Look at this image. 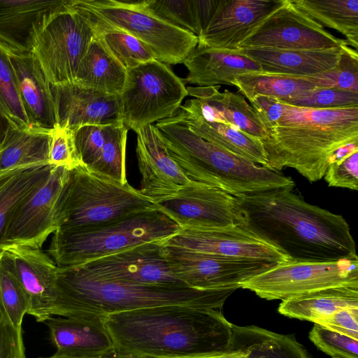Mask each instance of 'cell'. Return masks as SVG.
Instances as JSON below:
<instances>
[{"mask_svg":"<svg viewBox=\"0 0 358 358\" xmlns=\"http://www.w3.org/2000/svg\"><path fill=\"white\" fill-rule=\"evenodd\" d=\"M62 0L32 25L27 48L52 86L74 84L79 65L94 36L89 22Z\"/></svg>","mask_w":358,"mask_h":358,"instance_id":"obj_9","label":"cell"},{"mask_svg":"<svg viewBox=\"0 0 358 358\" xmlns=\"http://www.w3.org/2000/svg\"><path fill=\"white\" fill-rule=\"evenodd\" d=\"M188 70L187 83L199 87L232 86L242 74L262 71L260 65L240 50H225L198 45L183 62Z\"/></svg>","mask_w":358,"mask_h":358,"instance_id":"obj_25","label":"cell"},{"mask_svg":"<svg viewBox=\"0 0 358 358\" xmlns=\"http://www.w3.org/2000/svg\"><path fill=\"white\" fill-rule=\"evenodd\" d=\"M8 127L7 121L0 114V144L6 134Z\"/></svg>","mask_w":358,"mask_h":358,"instance_id":"obj_52","label":"cell"},{"mask_svg":"<svg viewBox=\"0 0 358 358\" xmlns=\"http://www.w3.org/2000/svg\"><path fill=\"white\" fill-rule=\"evenodd\" d=\"M55 290L52 317H105L112 313L166 306L222 310L236 289L127 283L96 277L78 266L57 267Z\"/></svg>","mask_w":358,"mask_h":358,"instance_id":"obj_3","label":"cell"},{"mask_svg":"<svg viewBox=\"0 0 358 358\" xmlns=\"http://www.w3.org/2000/svg\"><path fill=\"white\" fill-rule=\"evenodd\" d=\"M169 358H246V355L243 351L230 346L228 350L222 352L203 355L183 356Z\"/></svg>","mask_w":358,"mask_h":358,"instance_id":"obj_50","label":"cell"},{"mask_svg":"<svg viewBox=\"0 0 358 358\" xmlns=\"http://www.w3.org/2000/svg\"><path fill=\"white\" fill-rule=\"evenodd\" d=\"M14 74L31 127L52 129L57 124L52 85L31 52L0 41Z\"/></svg>","mask_w":358,"mask_h":358,"instance_id":"obj_20","label":"cell"},{"mask_svg":"<svg viewBox=\"0 0 358 358\" xmlns=\"http://www.w3.org/2000/svg\"><path fill=\"white\" fill-rule=\"evenodd\" d=\"M22 329L15 326L0 299V358H25Z\"/></svg>","mask_w":358,"mask_h":358,"instance_id":"obj_46","label":"cell"},{"mask_svg":"<svg viewBox=\"0 0 358 358\" xmlns=\"http://www.w3.org/2000/svg\"><path fill=\"white\" fill-rule=\"evenodd\" d=\"M99 316H54L47 324L57 353L75 357H98L114 353L112 340Z\"/></svg>","mask_w":358,"mask_h":358,"instance_id":"obj_24","label":"cell"},{"mask_svg":"<svg viewBox=\"0 0 358 358\" xmlns=\"http://www.w3.org/2000/svg\"><path fill=\"white\" fill-rule=\"evenodd\" d=\"M345 45L317 50L262 48L240 50L257 62L263 72L298 76H320L337 66Z\"/></svg>","mask_w":358,"mask_h":358,"instance_id":"obj_26","label":"cell"},{"mask_svg":"<svg viewBox=\"0 0 358 358\" xmlns=\"http://www.w3.org/2000/svg\"><path fill=\"white\" fill-rule=\"evenodd\" d=\"M260 139L267 168L289 167L310 182L322 179L339 148L358 142V107L311 109L284 103L276 124Z\"/></svg>","mask_w":358,"mask_h":358,"instance_id":"obj_4","label":"cell"},{"mask_svg":"<svg viewBox=\"0 0 358 358\" xmlns=\"http://www.w3.org/2000/svg\"><path fill=\"white\" fill-rule=\"evenodd\" d=\"M176 114L199 136L254 164L266 166V154L259 138L229 124L208 121L180 108Z\"/></svg>","mask_w":358,"mask_h":358,"instance_id":"obj_27","label":"cell"},{"mask_svg":"<svg viewBox=\"0 0 358 358\" xmlns=\"http://www.w3.org/2000/svg\"><path fill=\"white\" fill-rule=\"evenodd\" d=\"M163 241L138 245L80 266L90 274L106 280L138 285H186L172 273Z\"/></svg>","mask_w":358,"mask_h":358,"instance_id":"obj_16","label":"cell"},{"mask_svg":"<svg viewBox=\"0 0 358 358\" xmlns=\"http://www.w3.org/2000/svg\"><path fill=\"white\" fill-rule=\"evenodd\" d=\"M322 76L331 80L335 88L358 93L357 51L345 45L337 66Z\"/></svg>","mask_w":358,"mask_h":358,"instance_id":"obj_45","label":"cell"},{"mask_svg":"<svg viewBox=\"0 0 358 358\" xmlns=\"http://www.w3.org/2000/svg\"><path fill=\"white\" fill-rule=\"evenodd\" d=\"M62 0H0V41L27 48L32 25Z\"/></svg>","mask_w":358,"mask_h":358,"instance_id":"obj_33","label":"cell"},{"mask_svg":"<svg viewBox=\"0 0 358 358\" xmlns=\"http://www.w3.org/2000/svg\"><path fill=\"white\" fill-rule=\"evenodd\" d=\"M49 164L72 170L81 165L73 137L70 129L57 124L51 129L49 143Z\"/></svg>","mask_w":358,"mask_h":358,"instance_id":"obj_44","label":"cell"},{"mask_svg":"<svg viewBox=\"0 0 358 358\" xmlns=\"http://www.w3.org/2000/svg\"><path fill=\"white\" fill-rule=\"evenodd\" d=\"M25 170V169H24ZM23 170L12 171L0 176V190L3 187L6 182L17 172Z\"/></svg>","mask_w":358,"mask_h":358,"instance_id":"obj_53","label":"cell"},{"mask_svg":"<svg viewBox=\"0 0 358 358\" xmlns=\"http://www.w3.org/2000/svg\"><path fill=\"white\" fill-rule=\"evenodd\" d=\"M140 193L156 205L167 200L194 181L189 179L172 159L158 129L148 124L136 131Z\"/></svg>","mask_w":358,"mask_h":358,"instance_id":"obj_18","label":"cell"},{"mask_svg":"<svg viewBox=\"0 0 358 358\" xmlns=\"http://www.w3.org/2000/svg\"><path fill=\"white\" fill-rule=\"evenodd\" d=\"M358 308V286L322 289L282 301L278 311L285 316L317 322L339 310Z\"/></svg>","mask_w":358,"mask_h":358,"instance_id":"obj_30","label":"cell"},{"mask_svg":"<svg viewBox=\"0 0 358 358\" xmlns=\"http://www.w3.org/2000/svg\"><path fill=\"white\" fill-rule=\"evenodd\" d=\"M169 155L190 180L234 196L294 187L292 178L205 141L176 115L157 122Z\"/></svg>","mask_w":358,"mask_h":358,"instance_id":"obj_5","label":"cell"},{"mask_svg":"<svg viewBox=\"0 0 358 358\" xmlns=\"http://www.w3.org/2000/svg\"><path fill=\"white\" fill-rule=\"evenodd\" d=\"M330 187L358 189V151L344 159L331 164L324 174Z\"/></svg>","mask_w":358,"mask_h":358,"instance_id":"obj_47","label":"cell"},{"mask_svg":"<svg viewBox=\"0 0 358 358\" xmlns=\"http://www.w3.org/2000/svg\"><path fill=\"white\" fill-rule=\"evenodd\" d=\"M157 206L181 229H213L237 224L235 196L203 182L194 181Z\"/></svg>","mask_w":358,"mask_h":358,"instance_id":"obj_17","label":"cell"},{"mask_svg":"<svg viewBox=\"0 0 358 358\" xmlns=\"http://www.w3.org/2000/svg\"><path fill=\"white\" fill-rule=\"evenodd\" d=\"M348 45L296 8L292 0L270 14L239 45L240 49L328 50Z\"/></svg>","mask_w":358,"mask_h":358,"instance_id":"obj_13","label":"cell"},{"mask_svg":"<svg viewBox=\"0 0 358 358\" xmlns=\"http://www.w3.org/2000/svg\"><path fill=\"white\" fill-rule=\"evenodd\" d=\"M285 187L234 196L237 224L290 261L358 259L348 223L341 215L307 203Z\"/></svg>","mask_w":358,"mask_h":358,"instance_id":"obj_1","label":"cell"},{"mask_svg":"<svg viewBox=\"0 0 358 358\" xmlns=\"http://www.w3.org/2000/svg\"><path fill=\"white\" fill-rule=\"evenodd\" d=\"M52 167L48 164L19 171L0 190V252L13 212L21 201L43 181Z\"/></svg>","mask_w":358,"mask_h":358,"instance_id":"obj_35","label":"cell"},{"mask_svg":"<svg viewBox=\"0 0 358 358\" xmlns=\"http://www.w3.org/2000/svg\"><path fill=\"white\" fill-rule=\"evenodd\" d=\"M310 340L332 358H358V340L314 323Z\"/></svg>","mask_w":358,"mask_h":358,"instance_id":"obj_43","label":"cell"},{"mask_svg":"<svg viewBox=\"0 0 358 358\" xmlns=\"http://www.w3.org/2000/svg\"><path fill=\"white\" fill-rule=\"evenodd\" d=\"M57 124L74 131L88 124H113L120 120L119 95L107 94L75 84L52 86Z\"/></svg>","mask_w":358,"mask_h":358,"instance_id":"obj_23","label":"cell"},{"mask_svg":"<svg viewBox=\"0 0 358 358\" xmlns=\"http://www.w3.org/2000/svg\"><path fill=\"white\" fill-rule=\"evenodd\" d=\"M71 7L92 26L123 31L134 36L166 64L183 63L198 37L155 14L146 0H71Z\"/></svg>","mask_w":358,"mask_h":358,"instance_id":"obj_7","label":"cell"},{"mask_svg":"<svg viewBox=\"0 0 358 358\" xmlns=\"http://www.w3.org/2000/svg\"><path fill=\"white\" fill-rule=\"evenodd\" d=\"M220 86L192 87L187 88V100L180 109L198 115L208 121L229 124L259 139L267 133L245 98L240 93L225 90L219 91Z\"/></svg>","mask_w":358,"mask_h":358,"instance_id":"obj_22","label":"cell"},{"mask_svg":"<svg viewBox=\"0 0 358 358\" xmlns=\"http://www.w3.org/2000/svg\"><path fill=\"white\" fill-rule=\"evenodd\" d=\"M126 76V69L94 34L79 65L74 84L107 94L119 95Z\"/></svg>","mask_w":358,"mask_h":358,"instance_id":"obj_31","label":"cell"},{"mask_svg":"<svg viewBox=\"0 0 358 358\" xmlns=\"http://www.w3.org/2000/svg\"><path fill=\"white\" fill-rule=\"evenodd\" d=\"M0 299L13 323L22 329L23 317L30 310V299L3 251L0 252Z\"/></svg>","mask_w":358,"mask_h":358,"instance_id":"obj_40","label":"cell"},{"mask_svg":"<svg viewBox=\"0 0 358 358\" xmlns=\"http://www.w3.org/2000/svg\"><path fill=\"white\" fill-rule=\"evenodd\" d=\"M38 358H118L116 355L114 353L110 354L109 355L98 357H75V356H69L66 355H62L55 352L53 355L47 357H38Z\"/></svg>","mask_w":358,"mask_h":358,"instance_id":"obj_51","label":"cell"},{"mask_svg":"<svg viewBox=\"0 0 358 358\" xmlns=\"http://www.w3.org/2000/svg\"><path fill=\"white\" fill-rule=\"evenodd\" d=\"M250 102L266 131L276 124L284 110L283 103L270 96L258 95L251 99Z\"/></svg>","mask_w":358,"mask_h":358,"instance_id":"obj_49","label":"cell"},{"mask_svg":"<svg viewBox=\"0 0 358 358\" xmlns=\"http://www.w3.org/2000/svg\"><path fill=\"white\" fill-rule=\"evenodd\" d=\"M246 358H311L294 337L254 326L233 324L231 345Z\"/></svg>","mask_w":358,"mask_h":358,"instance_id":"obj_32","label":"cell"},{"mask_svg":"<svg viewBox=\"0 0 358 358\" xmlns=\"http://www.w3.org/2000/svg\"><path fill=\"white\" fill-rule=\"evenodd\" d=\"M118 122L88 124L73 131L76 148L81 164L91 170L98 160L110 131Z\"/></svg>","mask_w":358,"mask_h":358,"instance_id":"obj_42","label":"cell"},{"mask_svg":"<svg viewBox=\"0 0 358 358\" xmlns=\"http://www.w3.org/2000/svg\"><path fill=\"white\" fill-rule=\"evenodd\" d=\"M188 96L182 80L167 64L154 59L127 70L119 94L120 120L135 132L173 116Z\"/></svg>","mask_w":358,"mask_h":358,"instance_id":"obj_10","label":"cell"},{"mask_svg":"<svg viewBox=\"0 0 358 358\" xmlns=\"http://www.w3.org/2000/svg\"><path fill=\"white\" fill-rule=\"evenodd\" d=\"M50 131L34 127L15 130L8 127L0 144V176L48 165Z\"/></svg>","mask_w":358,"mask_h":358,"instance_id":"obj_29","label":"cell"},{"mask_svg":"<svg viewBox=\"0 0 358 358\" xmlns=\"http://www.w3.org/2000/svg\"><path fill=\"white\" fill-rule=\"evenodd\" d=\"M91 27L103 46L126 70L155 59L151 50L129 34L115 29Z\"/></svg>","mask_w":358,"mask_h":358,"instance_id":"obj_36","label":"cell"},{"mask_svg":"<svg viewBox=\"0 0 358 358\" xmlns=\"http://www.w3.org/2000/svg\"><path fill=\"white\" fill-rule=\"evenodd\" d=\"M0 114L15 130L31 126L7 57L0 48Z\"/></svg>","mask_w":358,"mask_h":358,"instance_id":"obj_37","label":"cell"},{"mask_svg":"<svg viewBox=\"0 0 358 358\" xmlns=\"http://www.w3.org/2000/svg\"><path fill=\"white\" fill-rule=\"evenodd\" d=\"M180 229L158 208L102 225L58 229L48 252L57 267L78 266L138 245L165 240Z\"/></svg>","mask_w":358,"mask_h":358,"instance_id":"obj_6","label":"cell"},{"mask_svg":"<svg viewBox=\"0 0 358 358\" xmlns=\"http://www.w3.org/2000/svg\"><path fill=\"white\" fill-rule=\"evenodd\" d=\"M156 208L128 182L122 184L81 164L69 171L58 229L102 225Z\"/></svg>","mask_w":358,"mask_h":358,"instance_id":"obj_8","label":"cell"},{"mask_svg":"<svg viewBox=\"0 0 358 358\" xmlns=\"http://www.w3.org/2000/svg\"><path fill=\"white\" fill-rule=\"evenodd\" d=\"M165 255L173 275L199 289H237L248 279L276 263L228 258L166 245Z\"/></svg>","mask_w":358,"mask_h":358,"instance_id":"obj_14","label":"cell"},{"mask_svg":"<svg viewBox=\"0 0 358 358\" xmlns=\"http://www.w3.org/2000/svg\"><path fill=\"white\" fill-rule=\"evenodd\" d=\"M282 103L311 109L358 107V93L335 87H321L313 89Z\"/></svg>","mask_w":358,"mask_h":358,"instance_id":"obj_41","label":"cell"},{"mask_svg":"<svg viewBox=\"0 0 358 358\" xmlns=\"http://www.w3.org/2000/svg\"><path fill=\"white\" fill-rule=\"evenodd\" d=\"M283 0H219L198 45L239 50L240 44Z\"/></svg>","mask_w":358,"mask_h":358,"instance_id":"obj_19","label":"cell"},{"mask_svg":"<svg viewBox=\"0 0 358 358\" xmlns=\"http://www.w3.org/2000/svg\"><path fill=\"white\" fill-rule=\"evenodd\" d=\"M315 324L358 340V308L339 310Z\"/></svg>","mask_w":358,"mask_h":358,"instance_id":"obj_48","label":"cell"},{"mask_svg":"<svg viewBox=\"0 0 358 358\" xmlns=\"http://www.w3.org/2000/svg\"><path fill=\"white\" fill-rule=\"evenodd\" d=\"M128 130L122 122L115 125L90 171L109 177L122 184L128 182L126 173Z\"/></svg>","mask_w":358,"mask_h":358,"instance_id":"obj_38","label":"cell"},{"mask_svg":"<svg viewBox=\"0 0 358 358\" xmlns=\"http://www.w3.org/2000/svg\"><path fill=\"white\" fill-rule=\"evenodd\" d=\"M69 171L53 166L43 181L21 201L7 224L2 249L10 245L41 249L59 227Z\"/></svg>","mask_w":358,"mask_h":358,"instance_id":"obj_12","label":"cell"},{"mask_svg":"<svg viewBox=\"0 0 358 358\" xmlns=\"http://www.w3.org/2000/svg\"><path fill=\"white\" fill-rule=\"evenodd\" d=\"M2 251L30 299L28 314L38 322H45L52 317L50 313L56 297V264L41 249L10 245L3 247Z\"/></svg>","mask_w":358,"mask_h":358,"instance_id":"obj_21","label":"cell"},{"mask_svg":"<svg viewBox=\"0 0 358 358\" xmlns=\"http://www.w3.org/2000/svg\"><path fill=\"white\" fill-rule=\"evenodd\" d=\"M166 245L228 258L274 262L289 261L277 248L236 224L226 227L181 229L163 241Z\"/></svg>","mask_w":358,"mask_h":358,"instance_id":"obj_15","label":"cell"},{"mask_svg":"<svg viewBox=\"0 0 358 358\" xmlns=\"http://www.w3.org/2000/svg\"><path fill=\"white\" fill-rule=\"evenodd\" d=\"M232 86L249 101L262 95L283 102L316 88L334 87L331 80L320 76H298L266 72H252L240 75Z\"/></svg>","mask_w":358,"mask_h":358,"instance_id":"obj_28","label":"cell"},{"mask_svg":"<svg viewBox=\"0 0 358 358\" xmlns=\"http://www.w3.org/2000/svg\"><path fill=\"white\" fill-rule=\"evenodd\" d=\"M338 286H358V259L287 261L245 281L241 288L267 300L282 301Z\"/></svg>","mask_w":358,"mask_h":358,"instance_id":"obj_11","label":"cell"},{"mask_svg":"<svg viewBox=\"0 0 358 358\" xmlns=\"http://www.w3.org/2000/svg\"><path fill=\"white\" fill-rule=\"evenodd\" d=\"M157 16L199 37L203 31L199 0H146Z\"/></svg>","mask_w":358,"mask_h":358,"instance_id":"obj_39","label":"cell"},{"mask_svg":"<svg viewBox=\"0 0 358 358\" xmlns=\"http://www.w3.org/2000/svg\"><path fill=\"white\" fill-rule=\"evenodd\" d=\"M104 326L118 358H169L228 350L233 324L221 309L166 306L112 313Z\"/></svg>","mask_w":358,"mask_h":358,"instance_id":"obj_2","label":"cell"},{"mask_svg":"<svg viewBox=\"0 0 358 358\" xmlns=\"http://www.w3.org/2000/svg\"><path fill=\"white\" fill-rule=\"evenodd\" d=\"M294 5L323 27L334 29L357 51L358 0H292Z\"/></svg>","mask_w":358,"mask_h":358,"instance_id":"obj_34","label":"cell"}]
</instances>
